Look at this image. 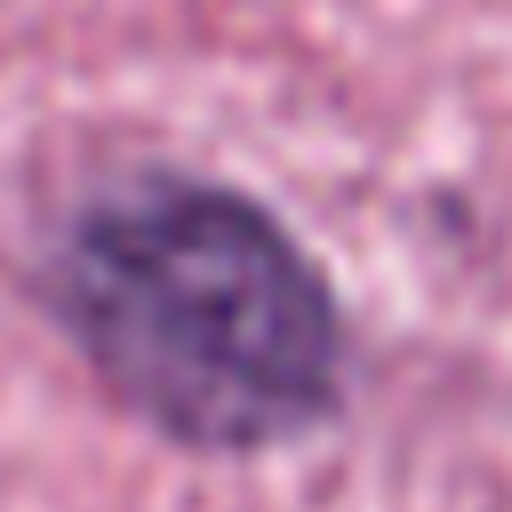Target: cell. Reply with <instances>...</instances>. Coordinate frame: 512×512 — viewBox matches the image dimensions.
<instances>
[{
	"instance_id": "6da1fadb",
	"label": "cell",
	"mask_w": 512,
	"mask_h": 512,
	"mask_svg": "<svg viewBox=\"0 0 512 512\" xmlns=\"http://www.w3.org/2000/svg\"><path fill=\"white\" fill-rule=\"evenodd\" d=\"M32 288L88 376L192 456H264L344 408V304L240 184L136 168L72 200Z\"/></svg>"
}]
</instances>
